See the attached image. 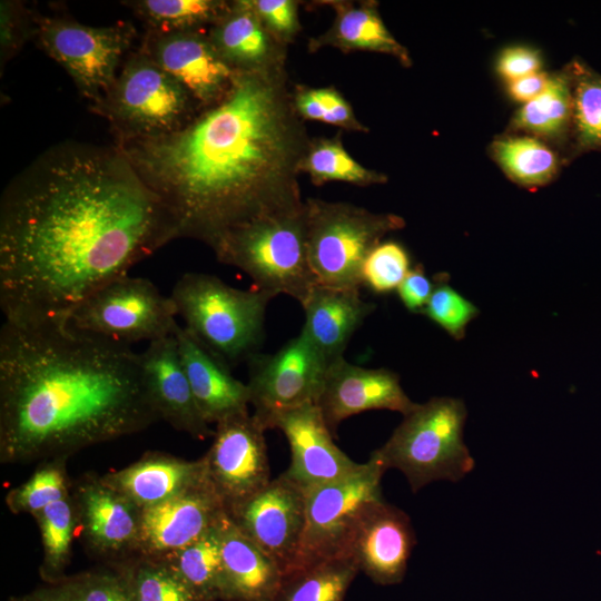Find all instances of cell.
<instances>
[{
	"instance_id": "1",
	"label": "cell",
	"mask_w": 601,
	"mask_h": 601,
	"mask_svg": "<svg viewBox=\"0 0 601 601\" xmlns=\"http://www.w3.org/2000/svg\"><path fill=\"white\" fill-rule=\"evenodd\" d=\"M177 237L175 218L119 147H50L1 196L4 321L67 322L90 294Z\"/></svg>"
},
{
	"instance_id": "2",
	"label": "cell",
	"mask_w": 601,
	"mask_h": 601,
	"mask_svg": "<svg viewBox=\"0 0 601 601\" xmlns=\"http://www.w3.org/2000/svg\"><path fill=\"white\" fill-rule=\"evenodd\" d=\"M284 66L236 70L228 93L181 129L117 140L176 220L213 250L234 229L304 208L297 176L311 139Z\"/></svg>"
},
{
	"instance_id": "3",
	"label": "cell",
	"mask_w": 601,
	"mask_h": 601,
	"mask_svg": "<svg viewBox=\"0 0 601 601\" xmlns=\"http://www.w3.org/2000/svg\"><path fill=\"white\" fill-rule=\"evenodd\" d=\"M159 416L139 354L67 322L0 332V461L69 457L144 431Z\"/></svg>"
},
{
	"instance_id": "4",
	"label": "cell",
	"mask_w": 601,
	"mask_h": 601,
	"mask_svg": "<svg viewBox=\"0 0 601 601\" xmlns=\"http://www.w3.org/2000/svg\"><path fill=\"white\" fill-rule=\"evenodd\" d=\"M170 297L184 327L229 366L257 353L266 308L276 295L256 287L235 288L210 274L187 273Z\"/></svg>"
},
{
	"instance_id": "5",
	"label": "cell",
	"mask_w": 601,
	"mask_h": 601,
	"mask_svg": "<svg viewBox=\"0 0 601 601\" xmlns=\"http://www.w3.org/2000/svg\"><path fill=\"white\" fill-rule=\"evenodd\" d=\"M466 415L460 398L433 397L417 404L371 456L385 470H400L413 492L439 480L457 482L475 466L463 441Z\"/></svg>"
},
{
	"instance_id": "6",
	"label": "cell",
	"mask_w": 601,
	"mask_h": 601,
	"mask_svg": "<svg viewBox=\"0 0 601 601\" xmlns=\"http://www.w3.org/2000/svg\"><path fill=\"white\" fill-rule=\"evenodd\" d=\"M214 253L220 263L247 274L256 288L300 304L317 285L307 256L305 206L234 229Z\"/></svg>"
},
{
	"instance_id": "7",
	"label": "cell",
	"mask_w": 601,
	"mask_h": 601,
	"mask_svg": "<svg viewBox=\"0 0 601 601\" xmlns=\"http://www.w3.org/2000/svg\"><path fill=\"white\" fill-rule=\"evenodd\" d=\"M92 109L108 119L117 140L175 132L200 111L142 47L128 55L111 89Z\"/></svg>"
},
{
	"instance_id": "8",
	"label": "cell",
	"mask_w": 601,
	"mask_h": 601,
	"mask_svg": "<svg viewBox=\"0 0 601 601\" xmlns=\"http://www.w3.org/2000/svg\"><path fill=\"white\" fill-rule=\"evenodd\" d=\"M305 225L308 262L317 284L361 289L365 258L386 234L405 223L397 215L375 214L347 203L307 199Z\"/></svg>"
},
{
	"instance_id": "9",
	"label": "cell",
	"mask_w": 601,
	"mask_h": 601,
	"mask_svg": "<svg viewBox=\"0 0 601 601\" xmlns=\"http://www.w3.org/2000/svg\"><path fill=\"white\" fill-rule=\"evenodd\" d=\"M385 471L370 456L351 474L305 491V524L292 571L348 556V546L363 513L372 503L384 499L381 480Z\"/></svg>"
},
{
	"instance_id": "10",
	"label": "cell",
	"mask_w": 601,
	"mask_h": 601,
	"mask_svg": "<svg viewBox=\"0 0 601 601\" xmlns=\"http://www.w3.org/2000/svg\"><path fill=\"white\" fill-rule=\"evenodd\" d=\"M177 311L147 278L121 276L85 298L68 316L70 327L120 344L174 334Z\"/></svg>"
},
{
	"instance_id": "11",
	"label": "cell",
	"mask_w": 601,
	"mask_h": 601,
	"mask_svg": "<svg viewBox=\"0 0 601 601\" xmlns=\"http://www.w3.org/2000/svg\"><path fill=\"white\" fill-rule=\"evenodd\" d=\"M33 33L92 107L111 89L136 36L126 22L91 27L59 17H38Z\"/></svg>"
},
{
	"instance_id": "12",
	"label": "cell",
	"mask_w": 601,
	"mask_h": 601,
	"mask_svg": "<svg viewBox=\"0 0 601 601\" xmlns=\"http://www.w3.org/2000/svg\"><path fill=\"white\" fill-rule=\"evenodd\" d=\"M247 362L253 415L265 430L280 413L317 404L329 365L302 332L276 353H255Z\"/></svg>"
},
{
	"instance_id": "13",
	"label": "cell",
	"mask_w": 601,
	"mask_h": 601,
	"mask_svg": "<svg viewBox=\"0 0 601 601\" xmlns=\"http://www.w3.org/2000/svg\"><path fill=\"white\" fill-rule=\"evenodd\" d=\"M265 431L248 412L216 424L213 443L203 460L227 513L270 482Z\"/></svg>"
},
{
	"instance_id": "14",
	"label": "cell",
	"mask_w": 601,
	"mask_h": 601,
	"mask_svg": "<svg viewBox=\"0 0 601 601\" xmlns=\"http://www.w3.org/2000/svg\"><path fill=\"white\" fill-rule=\"evenodd\" d=\"M227 514L283 575L294 569L305 524V490L285 472Z\"/></svg>"
},
{
	"instance_id": "15",
	"label": "cell",
	"mask_w": 601,
	"mask_h": 601,
	"mask_svg": "<svg viewBox=\"0 0 601 601\" xmlns=\"http://www.w3.org/2000/svg\"><path fill=\"white\" fill-rule=\"evenodd\" d=\"M227 514L208 476L187 491L142 510L136 555L165 561Z\"/></svg>"
},
{
	"instance_id": "16",
	"label": "cell",
	"mask_w": 601,
	"mask_h": 601,
	"mask_svg": "<svg viewBox=\"0 0 601 601\" xmlns=\"http://www.w3.org/2000/svg\"><path fill=\"white\" fill-rule=\"evenodd\" d=\"M141 47L188 91L200 110L219 102L233 86L236 70L201 31L148 32Z\"/></svg>"
},
{
	"instance_id": "17",
	"label": "cell",
	"mask_w": 601,
	"mask_h": 601,
	"mask_svg": "<svg viewBox=\"0 0 601 601\" xmlns=\"http://www.w3.org/2000/svg\"><path fill=\"white\" fill-rule=\"evenodd\" d=\"M87 546L105 558L136 555L142 510L101 476L86 475L71 491Z\"/></svg>"
},
{
	"instance_id": "18",
	"label": "cell",
	"mask_w": 601,
	"mask_h": 601,
	"mask_svg": "<svg viewBox=\"0 0 601 601\" xmlns=\"http://www.w3.org/2000/svg\"><path fill=\"white\" fill-rule=\"evenodd\" d=\"M317 405L333 433L342 421L358 413L388 410L406 415L417 403L406 395L396 373L341 357L328 365Z\"/></svg>"
},
{
	"instance_id": "19",
	"label": "cell",
	"mask_w": 601,
	"mask_h": 601,
	"mask_svg": "<svg viewBox=\"0 0 601 601\" xmlns=\"http://www.w3.org/2000/svg\"><path fill=\"white\" fill-rule=\"evenodd\" d=\"M268 428H278L286 436L290 464L285 473L305 491L346 476L362 465L334 443L317 404L280 413Z\"/></svg>"
},
{
	"instance_id": "20",
	"label": "cell",
	"mask_w": 601,
	"mask_h": 601,
	"mask_svg": "<svg viewBox=\"0 0 601 601\" xmlns=\"http://www.w3.org/2000/svg\"><path fill=\"white\" fill-rule=\"evenodd\" d=\"M415 544L410 516L382 499L363 513L347 555L375 583L393 585L403 581Z\"/></svg>"
},
{
	"instance_id": "21",
	"label": "cell",
	"mask_w": 601,
	"mask_h": 601,
	"mask_svg": "<svg viewBox=\"0 0 601 601\" xmlns=\"http://www.w3.org/2000/svg\"><path fill=\"white\" fill-rule=\"evenodd\" d=\"M145 385L160 420L191 437L205 440L214 431L196 404L174 335L150 342L139 354Z\"/></svg>"
},
{
	"instance_id": "22",
	"label": "cell",
	"mask_w": 601,
	"mask_h": 601,
	"mask_svg": "<svg viewBox=\"0 0 601 601\" xmlns=\"http://www.w3.org/2000/svg\"><path fill=\"white\" fill-rule=\"evenodd\" d=\"M180 362L196 404L208 424L248 412L250 394L247 383L235 378L229 366L201 345L185 327L176 325L174 334Z\"/></svg>"
},
{
	"instance_id": "23",
	"label": "cell",
	"mask_w": 601,
	"mask_h": 601,
	"mask_svg": "<svg viewBox=\"0 0 601 601\" xmlns=\"http://www.w3.org/2000/svg\"><path fill=\"white\" fill-rule=\"evenodd\" d=\"M207 477L203 457L195 461L148 452L135 463L101 475V480L141 510L165 502Z\"/></svg>"
},
{
	"instance_id": "24",
	"label": "cell",
	"mask_w": 601,
	"mask_h": 601,
	"mask_svg": "<svg viewBox=\"0 0 601 601\" xmlns=\"http://www.w3.org/2000/svg\"><path fill=\"white\" fill-rule=\"evenodd\" d=\"M305 323L302 333L328 364L344 357L343 353L356 329L375 309L365 302L359 289L315 285L302 303Z\"/></svg>"
},
{
	"instance_id": "25",
	"label": "cell",
	"mask_w": 601,
	"mask_h": 601,
	"mask_svg": "<svg viewBox=\"0 0 601 601\" xmlns=\"http://www.w3.org/2000/svg\"><path fill=\"white\" fill-rule=\"evenodd\" d=\"M221 533V600L273 601L283 572L276 562L246 536L227 514Z\"/></svg>"
},
{
	"instance_id": "26",
	"label": "cell",
	"mask_w": 601,
	"mask_h": 601,
	"mask_svg": "<svg viewBox=\"0 0 601 601\" xmlns=\"http://www.w3.org/2000/svg\"><path fill=\"white\" fill-rule=\"evenodd\" d=\"M234 70H254L283 62L280 42L265 27L249 0L235 1L207 35Z\"/></svg>"
},
{
	"instance_id": "27",
	"label": "cell",
	"mask_w": 601,
	"mask_h": 601,
	"mask_svg": "<svg viewBox=\"0 0 601 601\" xmlns=\"http://www.w3.org/2000/svg\"><path fill=\"white\" fill-rule=\"evenodd\" d=\"M573 92L570 69L550 76L546 88L533 100L522 105L510 122V131L540 138L555 148L566 149L572 139Z\"/></svg>"
},
{
	"instance_id": "28",
	"label": "cell",
	"mask_w": 601,
	"mask_h": 601,
	"mask_svg": "<svg viewBox=\"0 0 601 601\" xmlns=\"http://www.w3.org/2000/svg\"><path fill=\"white\" fill-rule=\"evenodd\" d=\"M336 17L331 29L314 40V48L333 46L342 50H366L391 55L404 66L411 60L404 48L387 30L377 10L367 4H333Z\"/></svg>"
},
{
	"instance_id": "29",
	"label": "cell",
	"mask_w": 601,
	"mask_h": 601,
	"mask_svg": "<svg viewBox=\"0 0 601 601\" xmlns=\"http://www.w3.org/2000/svg\"><path fill=\"white\" fill-rule=\"evenodd\" d=\"M490 151L511 180L528 188L552 181L562 165L555 147L526 134L500 136L491 144Z\"/></svg>"
},
{
	"instance_id": "30",
	"label": "cell",
	"mask_w": 601,
	"mask_h": 601,
	"mask_svg": "<svg viewBox=\"0 0 601 601\" xmlns=\"http://www.w3.org/2000/svg\"><path fill=\"white\" fill-rule=\"evenodd\" d=\"M358 566L353 558L328 559L283 575L273 601H344Z\"/></svg>"
},
{
	"instance_id": "31",
	"label": "cell",
	"mask_w": 601,
	"mask_h": 601,
	"mask_svg": "<svg viewBox=\"0 0 601 601\" xmlns=\"http://www.w3.org/2000/svg\"><path fill=\"white\" fill-rule=\"evenodd\" d=\"M223 520L191 544L165 560L197 601L221 600L220 528Z\"/></svg>"
},
{
	"instance_id": "32",
	"label": "cell",
	"mask_w": 601,
	"mask_h": 601,
	"mask_svg": "<svg viewBox=\"0 0 601 601\" xmlns=\"http://www.w3.org/2000/svg\"><path fill=\"white\" fill-rule=\"evenodd\" d=\"M149 28L148 32L203 31L214 26L231 3L216 0H139L126 2Z\"/></svg>"
},
{
	"instance_id": "33",
	"label": "cell",
	"mask_w": 601,
	"mask_h": 601,
	"mask_svg": "<svg viewBox=\"0 0 601 601\" xmlns=\"http://www.w3.org/2000/svg\"><path fill=\"white\" fill-rule=\"evenodd\" d=\"M572 78L573 121L569 156L601 150V75L579 59L568 65Z\"/></svg>"
},
{
	"instance_id": "34",
	"label": "cell",
	"mask_w": 601,
	"mask_h": 601,
	"mask_svg": "<svg viewBox=\"0 0 601 601\" xmlns=\"http://www.w3.org/2000/svg\"><path fill=\"white\" fill-rule=\"evenodd\" d=\"M33 518L40 529L43 549L41 575L56 582L69 564L72 536L78 525L72 493L48 505Z\"/></svg>"
},
{
	"instance_id": "35",
	"label": "cell",
	"mask_w": 601,
	"mask_h": 601,
	"mask_svg": "<svg viewBox=\"0 0 601 601\" xmlns=\"http://www.w3.org/2000/svg\"><path fill=\"white\" fill-rule=\"evenodd\" d=\"M300 173L308 174L315 185L335 180L367 186L387 180L381 173L357 162L337 137L311 140Z\"/></svg>"
},
{
	"instance_id": "36",
	"label": "cell",
	"mask_w": 601,
	"mask_h": 601,
	"mask_svg": "<svg viewBox=\"0 0 601 601\" xmlns=\"http://www.w3.org/2000/svg\"><path fill=\"white\" fill-rule=\"evenodd\" d=\"M67 457L43 461L22 484L11 489L6 495V504L14 514L28 513L35 516L48 505L71 494L67 473Z\"/></svg>"
},
{
	"instance_id": "37",
	"label": "cell",
	"mask_w": 601,
	"mask_h": 601,
	"mask_svg": "<svg viewBox=\"0 0 601 601\" xmlns=\"http://www.w3.org/2000/svg\"><path fill=\"white\" fill-rule=\"evenodd\" d=\"M124 570L132 601H197L166 561L135 555Z\"/></svg>"
},
{
	"instance_id": "38",
	"label": "cell",
	"mask_w": 601,
	"mask_h": 601,
	"mask_svg": "<svg viewBox=\"0 0 601 601\" xmlns=\"http://www.w3.org/2000/svg\"><path fill=\"white\" fill-rule=\"evenodd\" d=\"M411 268L410 254L402 244L381 242L364 260L362 286L377 295L388 294L397 289Z\"/></svg>"
},
{
	"instance_id": "39",
	"label": "cell",
	"mask_w": 601,
	"mask_h": 601,
	"mask_svg": "<svg viewBox=\"0 0 601 601\" xmlns=\"http://www.w3.org/2000/svg\"><path fill=\"white\" fill-rule=\"evenodd\" d=\"M432 296L423 312L455 339H462L467 324L479 315L477 307L450 286L446 274L435 277Z\"/></svg>"
},
{
	"instance_id": "40",
	"label": "cell",
	"mask_w": 601,
	"mask_h": 601,
	"mask_svg": "<svg viewBox=\"0 0 601 601\" xmlns=\"http://www.w3.org/2000/svg\"><path fill=\"white\" fill-rule=\"evenodd\" d=\"M68 581L80 601H132L130 585L122 569L86 572Z\"/></svg>"
},
{
	"instance_id": "41",
	"label": "cell",
	"mask_w": 601,
	"mask_h": 601,
	"mask_svg": "<svg viewBox=\"0 0 601 601\" xmlns=\"http://www.w3.org/2000/svg\"><path fill=\"white\" fill-rule=\"evenodd\" d=\"M252 7L279 41L288 40L298 29L296 4L289 0H249Z\"/></svg>"
},
{
	"instance_id": "42",
	"label": "cell",
	"mask_w": 601,
	"mask_h": 601,
	"mask_svg": "<svg viewBox=\"0 0 601 601\" xmlns=\"http://www.w3.org/2000/svg\"><path fill=\"white\" fill-rule=\"evenodd\" d=\"M541 67L540 52L521 46L503 50L496 62V71L506 82L539 72Z\"/></svg>"
},
{
	"instance_id": "43",
	"label": "cell",
	"mask_w": 601,
	"mask_h": 601,
	"mask_svg": "<svg viewBox=\"0 0 601 601\" xmlns=\"http://www.w3.org/2000/svg\"><path fill=\"white\" fill-rule=\"evenodd\" d=\"M435 286L421 264L410 269L397 287V295L404 307L414 314H423Z\"/></svg>"
},
{
	"instance_id": "44",
	"label": "cell",
	"mask_w": 601,
	"mask_h": 601,
	"mask_svg": "<svg viewBox=\"0 0 601 601\" xmlns=\"http://www.w3.org/2000/svg\"><path fill=\"white\" fill-rule=\"evenodd\" d=\"M28 13L22 11L18 4L2 2L1 4V49L4 56L13 53L18 46L22 43L28 28Z\"/></svg>"
},
{
	"instance_id": "45",
	"label": "cell",
	"mask_w": 601,
	"mask_h": 601,
	"mask_svg": "<svg viewBox=\"0 0 601 601\" xmlns=\"http://www.w3.org/2000/svg\"><path fill=\"white\" fill-rule=\"evenodd\" d=\"M319 98L327 107L329 124L347 130L364 131V126L357 120L351 105L334 88H316Z\"/></svg>"
},
{
	"instance_id": "46",
	"label": "cell",
	"mask_w": 601,
	"mask_h": 601,
	"mask_svg": "<svg viewBox=\"0 0 601 601\" xmlns=\"http://www.w3.org/2000/svg\"><path fill=\"white\" fill-rule=\"evenodd\" d=\"M548 72L539 71L508 82L509 95L523 105L543 92L550 80Z\"/></svg>"
},
{
	"instance_id": "47",
	"label": "cell",
	"mask_w": 601,
	"mask_h": 601,
	"mask_svg": "<svg viewBox=\"0 0 601 601\" xmlns=\"http://www.w3.org/2000/svg\"><path fill=\"white\" fill-rule=\"evenodd\" d=\"M11 601H80V599L71 583L67 580L37 589L29 594L13 598Z\"/></svg>"
}]
</instances>
